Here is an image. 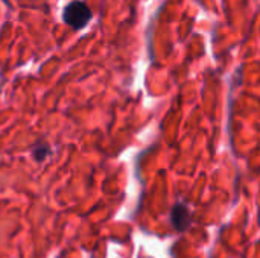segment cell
I'll list each match as a JSON object with an SVG mask.
<instances>
[{"label":"cell","instance_id":"obj_3","mask_svg":"<svg viewBox=\"0 0 260 258\" xmlns=\"http://www.w3.org/2000/svg\"><path fill=\"white\" fill-rule=\"evenodd\" d=\"M32 154H34V158L37 161H43L50 154V149H49L47 144H38V146H35V149H34Z\"/></svg>","mask_w":260,"mask_h":258},{"label":"cell","instance_id":"obj_2","mask_svg":"<svg viewBox=\"0 0 260 258\" xmlns=\"http://www.w3.org/2000/svg\"><path fill=\"white\" fill-rule=\"evenodd\" d=\"M190 219H192V214H190V210L187 208V205L180 204V202L174 205V208L171 211V222H172V227L178 233H184L189 228Z\"/></svg>","mask_w":260,"mask_h":258},{"label":"cell","instance_id":"obj_1","mask_svg":"<svg viewBox=\"0 0 260 258\" xmlns=\"http://www.w3.org/2000/svg\"><path fill=\"white\" fill-rule=\"evenodd\" d=\"M91 18H93V12L90 6L81 0H72L62 9V20L73 30L84 29Z\"/></svg>","mask_w":260,"mask_h":258}]
</instances>
